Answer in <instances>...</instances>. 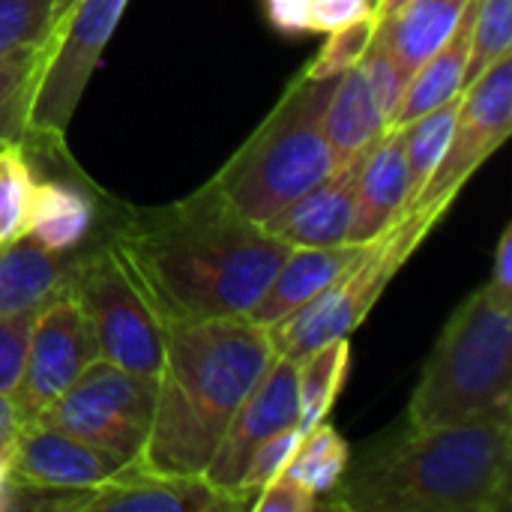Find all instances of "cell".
<instances>
[{"instance_id":"obj_1","label":"cell","mask_w":512,"mask_h":512,"mask_svg":"<svg viewBox=\"0 0 512 512\" xmlns=\"http://www.w3.org/2000/svg\"><path fill=\"white\" fill-rule=\"evenodd\" d=\"M108 246L165 327L246 318L291 249L213 183L171 207L132 213Z\"/></svg>"},{"instance_id":"obj_2","label":"cell","mask_w":512,"mask_h":512,"mask_svg":"<svg viewBox=\"0 0 512 512\" xmlns=\"http://www.w3.org/2000/svg\"><path fill=\"white\" fill-rule=\"evenodd\" d=\"M273 357L267 330L246 318L165 327L153 423L135 468L159 477H201L237 405Z\"/></svg>"},{"instance_id":"obj_3","label":"cell","mask_w":512,"mask_h":512,"mask_svg":"<svg viewBox=\"0 0 512 512\" xmlns=\"http://www.w3.org/2000/svg\"><path fill=\"white\" fill-rule=\"evenodd\" d=\"M512 420L411 429L375 444L330 492L324 507L348 512L510 510Z\"/></svg>"},{"instance_id":"obj_4","label":"cell","mask_w":512,"mask_h":512,"mask_svg":"<svg viewBox=\"0 0 512 512\" xmlns=\"http://www.w3.org/2000/svg\"><path fill=\"white\" fill-rule=\"evenodd\" d=\"M512 417V303L489 285L447 321L408 402V426Z\"/></svg>"},{"instance_id":"obj_5","label":"cell","mask_w":512,"mask_h":512,"mask_svg":"<svg viewBox=\"0 0 512 512\" xmlns=\"http://www.w3.org/2000/svg\"><path fill=\"white\" fill-rule=\"evenodd\" d=\"M333 87L336 78H306L300 72L264 123L219 168L210 183L237 213L264 225L336 168L324 135Z\"/></svg>"},{"instance_id":"obj_6","label":"cell","mask_w":512,"mask_h":512,"mask_svg":"<svg viewBox=\"0 0 512 512\" xmlns=\"http://www.w3.org/2000/svg\"><path fill=\"white\" fill-rule=\"evenodd\" d=\"M435 222L438 216L408 213L387 234L372 240L333 285L267 330L273 354L297 363L333 339H348Z\"/></svg>"},{"instance_id":"obj_7","label":"cell","mask_w":512,"mask_h":512,"mask_svg":"<svg viewBox=\"0 0 512 512\" xmlns=\"http://www.w3.org/2000/svg\"><path fill=\"white\" fill-rule=\"evenodd\" d=\"M69 294L84 309L102 360L132 375L159 378L165 324L150 309L111 246L75 258Z\"/></svg>"},{"instance_id":"obj_8","label":"cell","mask_w":512,"mask_h":512,"mask_svg":"<svg viewBox=\"0 0 512 512\" xmlns=\"http://www.w3.org/2000/svg\"><path fill=\"white\" fill-rule=\"evenodd\" d=\"M153 408L156 378L123 372L96 357L39 420L75 435L126 468L144 450Z\"/></svg>"},{"instance_id":"obj_9","label":"cell","mask_w":512,"mask_h":512,"mask_svg":"<svg viewBox=\"0 0 512 512\" xmlns=\"http://www.w3.org/2000/svg\"><path fill=\"white\" fill-rule=\"evenodd\" d=\"M129 0H75L54 27V42L42 66L30 105V132L63 141L75 108L111 42Z\"/></svg>"},{"instance_id":"obj_10","label":"cell","mask_w":512,"mask_h":512,"mask_svg":"<svg viewBox=\"0 0 512 512\" xmlns=\"http://www.w3.org/2000/svg\"><path fill=\"white\" fill-rule=\"evenodd\" d=\"M512 132V54L477 75L459 96L450 144L426 186L408 204V213L444 216L471 174L510 138Z\"/></svg>"},{"instance_id":"obj_11","label":"cell","mask_w":512,"mask_h":512,"mask_svg":"<svg viewBox=\"0 0 512 512\" xmlns=\"http://www.w3.org/2000/svg\"><path fill=\"white\" fill-rule=\"evenodd\" d=\"M96 357L87 315L66 288L33 315L21 381L12 393L21 423L39 420Z\"/></svg>"},{"instance_id":"obj_12","label":"cell","mask_w":512,"mask_h":512,"mask_svg":"<svg viewBox=\"0 0 512 512\" xmlns=\"http://www.w3.org/2000/svg\"><path fill=\"white\" fill-rule=\"evenodd\" d=\"M297 420H300L297 363L285 360V357H273L267 372L237 405L201 480L216 495H222L234 510H240L243 507L240 489H243V477L249 471L255 450L267 438H273L285 429H294Z\"/></svg>"},{"instance_id":"obj_13","label":"cell","mask_w":512,"mask_h":512,"mask_svg":"<svg viewBox=\"0 0 512 512\" xmlns=\"http://www.w3.org/2000/svg\"><path fill=\"white\" fill-rule=\"evenodd\" d=\"M9 465L18 492H33V495L87 492L123 468L102 450L78 441L75 435L45 420L21 423L9 447Z\"/></svg>"},{"instance_id":"obj_14","label":"cell","mask_w":512,"mask_h":512,"mask_svg":"<svg viewBox=\"0 0 512 512\" xmlns=\"http://www.w3.org/2000/svg\"><path fill=\"white\" fill-rule=\"evenodd\" d=\"M15 507H39V510L66 512H210L234 510L222 495H216L201 477H159L147 474L135 465L120 468L105 483L75 492V495H39L18 498Z\"/></svg>"},{"instance_id":"obj_15","label":"cell","mask_w":512,"mask_h":512,"mask_svg":"<svg viewBox=\"0 0 512 512\" xmlns=\"http://www.w3.org/2000/svg\"><path fill=\"white\" fill-rule=\"evenodd\" d=\"M369 153L336 165L321 183L306 189L288 207L264 222V228L288 246H339L348 240L357 177Z\"/></svg>"},{"instance_id":"obj_16","label":"cell","mask_w":512,"mask_h":512,"mask_svg":"<svg viewBox=\"0 0 512 512\" xmlns=\"http://www.w3.org/2000/svg\"><path fill=\"white\" fill-rule=\"evenodd\" d=\"M369 243H339V246H291L258 303L249 309L246 321L270 330L294 309L306 306L327 285H333Z\"/></svg>"},{"instance_id":"obj_17","label":"cell","mask_w":512,"mask_h":512,"mask_svg":"<svg viewBox=\"0 0 512 512\" xmlns=\"http://www.w3.org/2000/svg\"><path fill=\"white\" fill-rule=\"evenodd\" d=\"M411 180L402 150L399 126H390L381 141L369 150L357 177L354 216L345 243H372L387 234L408 210Z\"/></svg>"},{"instance_id":"obj_18","label":"cell","mask_w":512,"mask_h":512,"mask_svg":"<svg viewBox=\"0 0 512 512\" xmlns=\"http://www.w3.org/2000/svg\"><path fill=\"white\" fill-rule=\"evenodd\" d=\"M75 258V252H48L27 234L0 243V318L36 315L69 288Z\"/></svg>"},{"instance_id":"obj_19","label":"cell","mask_w":512,"mask_h":512,"mask_svg":"<svg viewBox=\"0 0 512 512\" xmlns=\"http://www.w3.org/2000/svg\"><path fill=\"white\" fill-rule=\"evenodd\" d=\"M471 0H411L384 21L375 36L414 75L462 24Z\"/></svg>"},{"instance_id":"obj_20","label":"cell","mask_w":512,"mask_h":512,"mask_svg":"<svg viewBox=\"0 0 512 512\" xmlns=\"http://www.w3.org/2000/svg\"><path fill=\"white\" fill-rule=\"evenodd\" d=\"M387 129L390 126L384 123L372 99L363 66L357 63L348 72H342L336 78V87L324 111V135H327L336 165L369 153Z\"/></svg>"},{"instance_id":"obj_21","label":"cell","mask_w":512,"mask_h":512,"mask_svg":"<svg viewBox=\"0 0 512 512\" xmlns=\"http://www.w3.org/2000/svg\"><path fill=\"white\" fill-rule=\"evenodd\" d=\"M93 219L96 204L81 186L63 180H42L33 189L27 237H33L48 252L66 255L87 240Z\"/></svg>"},{"instance_id":"obj_22","label":"cell","mask_w":512,"mask_h":512,"mask_svg":"<svg viewBox=\"0 0 512 512\" xmlns=\"http://www.w3.org/2000/svg\"><path fill=\"white\" fill-rule=\"evenodd\" d=\"M471 18H474V0L456 27V33L411 75L408 90L402 96L399 114L393 126H405L414 117L450 102L465 87V69H468V51H471Z\"/></svg>"},{"instance_id":"obj_23","label":"cell","mask_w":512,"mask_h":512,"mask_svg":"<svg viewBox=\"0 0 512 512\" xmlns=\"http://www.w3.org/2000/svg\"><path fill=\"white\" fill-rule=\"evenodd\" d=\"M351 345L348 339H333L303 360H297V396H300V435L324 423L348 381Z\"/></svg>"},{"instance_id":"obj_24","label":"cell","mask_w":512,"mask_h":512,"mask_svg":"<svg viewBox=\"0 0 512 512\" xmlns=\"http://www.w3.org/2000/svg\"><path fill=\"white\" fill-rule=\"evenodd\" d=\"M51 42L54 36L48 42L27 45L0 57V144L21 141L30 132V105Z\"/></svg>"},{"instance_id":"obj_25","label":"cell","mask_w":512,"mask_h":512,"mask_svg":"<svg viewBox=\"0 0 512 512\" xmlns=\"http://www.w3.org/2000/svg\"><path fill=\"white\" fill-rule=\"evenodd\" d=\"M348 462H351L348 441L324 420L300 435L282 474H288L303 489H309L315 498H321L336 489V483L348 471Z\"/></svg>"},{"instance_id":"obj_26","label":"cell","mask_w":512,"mask_h":512,"mask_svg":"<svg viewBox=\"0 0 512 512\" xmlns=\"http://www.w3.org/2000/svg\"><path fill=\"white\" fill-rule=\"evenodd\" d=\"M459 96H453L450 102H444V105L414 117L411 123L399 126L405 165H408V180H411V201L426 186V180L432 177L435 165L441 162V156H444V150L450 144V135H453V126H456V111H459Z\"/></svg>"},{"instance_id":"obj_27","label":"cell","mask_w":512,"mask_h":512,"mask_svg":"<svg viewBox=\"0 0 512 512\" xmlns=\"http://www.w3.org/2000/svg\"><path fill=\"white\" fill-rule=\"evenodd\" d=\"M33 168L21 141H6L0 147V243L27 234L30 204H33Z\"/></svg>"},{"instance_id":"obj_28","label":"cell","mask_w":512,"mask_h":512,"mask_svg":"<svg viewBox=\"0 0 512 512\" xmlns=\"http://www.w3.org/2000/svg\"><path fill=\"white\" fill-rule=\"evenodd\" d=\"M507 54H512V0H474L465 87Z\"/></svg>"},{"instance_id":"obj_29","label":"cell","mask_w":512,"mask_h":512,"mask_svg":"<svg viewBox=\"0 0 512 512\" xmlns=\"http://www.w3.org/2000/svg\"><path fill=\"white\" fill-rule=\"evenodd\" d=\"M375 30H378L375 15H366V18H357L345 27L330 30L321 51L303 69V75L306 78H339L342 72H348L351 66H357L363 60Z\"/></svg>"},{"instance_id":"obj_30","label":"cell","mask_w":512,"mask_h":512,"mask_svg":"<svg viewBox=\"0 0 512 512\" xmlns=\"http://www.w3.org/2000/svg\"><path fill=\"white\" fill-rule=\"evenodd\" d=\"M54 36V0H0V57Z\"/></svg>"},{"instance_id":"obj_31","label":"cell","mask_w":512,"mask_h":512,"mask_svg":"<svg viewBox=\"0 0 512 512\" xmlns=\"http://www.w3.org/2000/svg\"><path fill=\"white\" fill-rule=\"evenodd\" d=\"M363 75H366V84L372 90V99L384 117L387 126L396 123V114H399V105H402V96L408 90V81H411V72L384 48V42L378 36H372L363 60Z\"/></svg>"},{"instance_id":"obj_32","label":"cell","mask_w":512,"mask_h":512,"mask_svg":"<svg viewBox=\"0 0 512 512\" xmlns=\"http://www.w3.org/2000/svg\"><path fill=\"white\" fill-rule=\"evenodd\" d=\"M297 441H300V429L294 426V429H285V432L267 438V441L255 450V456H252V462H249V471H246V477H243V489H240L243 507H249V504L255 501V495H258L270 480H276V477L285 471V465H288V459H291Z\"/></svg>"},{"instance_id":"obj_33","label":"cell","mask_w":512,"mask_h":512,"mask_svg":"<svg viewBox=\"0 0 512 512\" xmlns=\"http://www.w3.org/2000/svg\"><path fill=\"white\" fill-rule=\"evenodd\" d=\"M30 327H33V315L0 318V393L3 396H12L21 381Z\"/></svg>"},{"instance_id":"obj_34","label":"cell","mask_w":512,"mask_h":512,"mask_svg":"<svg viewBox=\"0 0 512 512\" xmlns=\"http://www.w3.org/2000/svg\"><path fill=\"white\" fill-rule=\"evenodd\" d=\"M318 507H321V498H315L288 474H279L276 480H270L249 504V510L255 512H315Z\"/></svg>"},{"instance_id":"obj_35","label":"cell","mask_w":512,"mask_h":512,"mask_svg":"<svg viewBox=\"0 0 512 512\" xmlns=\"http://www.w3.org/2000/svg\"><path fill=\"white\" fill-rule=\"evenodd\" d=\"M309 3V33H330L357 18L372 15V0H306Z\"/></svg>"},{"instance_id":"obj_36","label":"cell","mask_w":512,"mask_h":512,"mask_svg":"<svg viewBox=\"0 0 512 512\" xmlns=\"http://www.w3.org/2000/svg\"><path fill=\"white\" fill-rule=\"evenodd\" d=\"M270 27L285 36H306L309 33V3L306 0H261Z\"/></svg>"},{"instance_id":"obj_37","label":"cell","mask_w":512,"mask_h":512,"mask_svg":"<svg viewBox=\"0 0 512 512\" xmlns=\"http://www.w3.org/2000/svg\"><path fill=\"white\" fill-rule=\"evenodd\" d=\"M501 300L512 303V225L504 228L501 240H498V249H495V267H492V276L486 282Z\"/></svg>"},{"instance_id":"obj_38","label":"cell","mask_w":512,"mask_h":512,"mask_svg":"<svg viewBox=\"0 0 512 512\" xmlns=\"http://www.w3.org/2000/svg\"><path fill=\"white\" fill-rule=\"evenodd\" d=\"M21 429V414L12 402V396H3L0 393V450H9L15 435Z\"/></svg>"},{"instance_id":"obj_39","label":"cell","mask_w":512,"mask_h":512,"mask_svg":"<svg viewBox=\"0 0 512 512\" xmlns=\"http://www.w3.org/2000/svg\"><path fill=\"white\" fill-rule=\"evenodd\" d=\"M18 498V483L12 477V465H9V450H0V512L12 510Z\"/></svg>"},{"instance_id":"obj_40","label":"cell","mask_w":512,"mask_h":512,"mask_svg":"<svg viewBox=\"0 0 512 512\" xmlns=\"http://www.w3.org/2000/svg\"><path fill=\"white\" fill-rule=\"evenodd\" d=\"M405 3H411V0H378V3H372V15H375V21H384L387 15H393Z\"/></svg>"},{"instance_id":"obj_41","label":"cell","mask_w":512,"mask_h":512,"mask_svg":"<svg viewBox=\"0 0 512 512\" xmlns=\"http://www.w3.org/2000/svg\"><path fill=\"white\" fill-rule=\"evenodd\" d=\"M75 0H54V27L63 21V15L69 12V6H72Z\"/></svg>"},{"instance_id":"obj_42","label":"cell","mask_w":512,"mask_h":512,"mask_svg":"<svg viewBox=\"0 0 512 512\" xmlns=\"http://www.w3.org/2000/svg\"><path fill=\"white\" fill-rule=\"evenodd\" d=\"M0 147H3V144H0Z\"/></svg>"}]
</instances>
